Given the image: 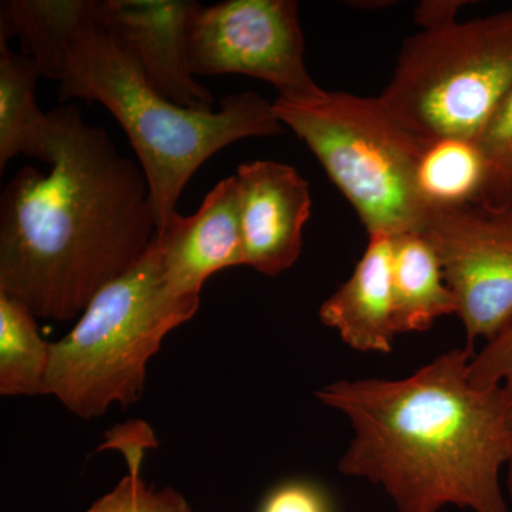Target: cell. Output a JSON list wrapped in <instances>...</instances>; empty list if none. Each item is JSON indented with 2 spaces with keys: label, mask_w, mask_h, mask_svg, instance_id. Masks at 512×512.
I'll use <instances>...</instances> for the list:
<instances>
[{
  "label": "cell",
  "mask_w": 512,
  "mask_h": 512,
  "mask_svg": "<svg viewBox=\"0 0 512 512\" xmlns=\"http://www.w3.org/2000/svg\"><path fill=\"white\" fill-rule=\"evenodd\" d=\"M491 167L490 204L512 205V90L478 137Z\"/></svg>",
  "instance_id": "18"
},
{
  "label": "cell",
  "mask_w": 512,
  "mask_h": 512,
  "mask_svg": "<svg viewBox=\"0 0 512 512\" xmlns=\"http://www.w3.org/2000/svg\"><path fill=\"white\" fill-rule=\"evenodd\" d=\"M188 60L195 77H254L272 84L278 99L292 103L319 99L326 92L306 69L295 0L197 3L188 32Z\"/></svg>",
  "instance_id": "7"
},
{
  "label": "cell",
  "mask_w": 512,
  "mask_h": 512,
  "mask_svg": "<svg viewBox=\"0 0 512 512\" xmlns=\"http://www.w3.org/2000/svg\"><path fill=\"white\" fill-rule=\"evenodd\" d=\"M392 301L397 335L423 332L437 319L458 313L439 258L420 232L393 237Z\"/></svg>",
  "instance_id": "14"
},
{
  "label": "cell",
  "mask_w": 512,
  "mask_h": 512,
  "mask_svg": "<svg viewBox=\"0 0 512 512\" xmlns=\"http://www.w3.org/2000/svg\"><path fill=\"white\" fill-rule=\"evenodd\" d=\"M512 90V8L404 40L384 109L421 146L476 138Z\"/></svg>",
  "instance_id": "5"
},
{
  "label": "cell",
  "mask_w": 512,
  "mask_h": 512,
  "mask_svg": "<svg viewBox=\"0 0 512 512\" xmlns=\"http://www.w3.org/2000/svg\"><path fill=\"white\" fill-rule=\"evenodd\" d=\"M200 298L170 291L156 239L146 254L89 303L64 338L52 343L45 396L80 419H100L113 404L144 393L147 366L171 330L194 318Z\"/></svg>",
  "instance_id": "4"
},
{
  "label": "cell",
  "mask_w": 512,
  "mask_h": 512,
  "mask_svg": "<svg viewBox=\"0 0 512 512\" xmlns=\"http://www.w3.org/2000/svg\"><path fill=\"white\" fill-rule=\"evenodd\" d=\"M97 0H6L0 3V40L18 37L22 55L47 79L62 80L80 35L97 23Z\"/></svg>",
  "instance_id": "13"
},
{
  "label": "cell",
  "mask_w": 512,
  "mask_h": 512,
  "mask_svg": "<svg viewBox=\"0 0 512 512\" xmlns=\"http://www.w3.org/2000/svg\"><path fill=\"white\" fill-rule=\"evenodd\" d=\"M39 77L32 59L0 40V170L19 156L49 164L53 121L36 103Z\"/></svg>",
  "instance_id": "16"
},
{
  "label": "cell",
  "mask_w": 512,
  "mask_h": 512,
  "mask_svg": "<svg viewBox=\"0 0 512 512\" xmlns=\"http://www.w3.org/2000/svg\"><path fill=\"white\" fill-rule=\"evenodd\" d=\"M420 234L439 258L456 296L468 352L512 320V205H467L429 211Z\"/></svg>",
  "instance_id": "8"
},
{
  "label": "cell",
  "mask_w": 512,
  "mask_h": 512,
  "mask_svg": "<svg viewBox=\"0 0 512 512\" xmlns=\"http://www.w3.org/2000/svg\"><path fill=\"white\" fill-rule=\"evenodd\" d=\"M274 111L353 205L369 235L419 232L426 210L417 197L416 167L424 146L384 109L379 97L325 92Z\"/></svg>",
  "instance_id": "6"
},
{
  "label": "cell",
  "mask_w": 512,
  "mask_h": 512,
  "mask_svg": "<svg viewBox=\"0 0 512 512\" xmlns=\"http://www.w3.org/2000/svg\"><path fill=\"white\" fill-rule=\"evenodd\" d=\"M466 2L461 0H430L421 2L416 9V22L423 30L439 29L456 22L458 10Z\"/></svg>",
  "instance_id": "22"
},
{
  "label": "cell",
  "mask_w": 512,
  "mask_h": 512,
  "mask_svg": "<svg viewBox=\"0 0 512 512\" xmlns=\"http://www.w3.org/2000/svg\"><path fill=\"white\" fill-rule=\"evenodd\" d=\"M50 114L49 174L22 168L0 197V292L67 322L146 254L158 228L140 164L77 107Z\"/></svg>",
  "instance_id": "1"
},
{
  "label": "cell",
  "mask_w": 512,
  "mask_h": 512,
  "mask_svg": "<svg viewBox=\"0 0 512 512\" xmlns=\"http://www.w3.org/2000/svg\"><path fill=\"white\" fill-rule=\"evenodd\" d=\"M156 241L175 296L200 298L210 276L245 265L237 177L215 185L190 217L174 214L158 229Z\"/></svg>",
  "instance_id": "11"
},
{
  "label": "cell",
  "mask_w": 512,
  "mask_h": 512,
  "mask_svg": "<svg viewBox=\"0 0 512 512\" xmlns=\"http://www.w3.org/2000/svg\"><path fill=\"white\" fill-rule=\"evenodd\" d=\"M468 376L481 389L500 387L512 424V320L471 357Z\"/></svg>",
  "instance_id": "20"
},
{
  "label": "cell",
  "mask_w": 512,
  "mask_h": 512,
  "mask_svg": "<svg viewBox=\"0 0 512 512\" xmlns=\"http://www.w3.org/2000/svg\"><path fill=\"white\" fill-rule=\"evenodd\" d=\"M86 512H195L187 498L171 487H150L140 471H128L116 487L94 501Z\"/></svg>",
  "instance_id": "19"
},
{
  "label": "cell",
  "mask_w": 512,
  "mask_h": 512,
  "mask_svg": "<svg viewBox=\"0 0 512 512\" xmlns=\"http://www.w3.org/2000/svg\"><path fill=\"white\" fill-rule=\"evenodd\" d=\"M393 237L369 235L348 281L320 306L323 325L359 352L390 353L397 336L392 301Z\"/></svg>",
  "instance_id": "12"
},
{
  "label": "cell",
  "mask_w": 512,
  "mask_h": 512,
  "mask_svg": "<svg viewBox=\"0 0 512 512\" xmlns=\"http://www.w3.org/2000/svg\"><path fill=\"white\" fill-rule=\"evenodd\" d=\"M473 356L453 349L404 379L318 390L352 424L339 470L382 487L397 512H508L500 477L512 460V424L500 387L471 383Z\"/></svg>",
  "instance_id": "2"
},
{
  "label": "cell",
  "mask_w": 512,
  "mask_h": 512,
  "mask_svg": "<svg viewBox=\"0 0 512 512\" xmlns=\"http://www.w3.org/2000/svg\"><path fill=\"white\" fill-rule=\"evenodd\" d=\"M417 197L433 210L490 204L491 167L476 138H440L424 146L416 167Z\"/></svg>",
  "instance_id": "15"
},
{
  "label": "cell",
  "mask_w": 512,
  "mask_h": 512,
  "mask_svg": "<svg viewBox=\"0 0 512 512\" xmlns=\"http://www.w3.org/2000/svg\"><path fill=\"white\" fill-rule=\"evenodd\" d=\"M245 265L278 276L298 261L303 229L311 217L308 181L291 165L256 160L239 165Z\"/></svg>",
  "instance_id": "10"
},
{
  "label": "cell",
  "mask_w": 512,
  "mask_h": 512,
  "mask_svg": "<svg viewBox=\"0 0 512 512\" xmlns=\"http://www.w3.org/2000/svg\"><path fill=\"white\" fill-rule=\"evenodd\" d=\"M508 476H507V485H508V493H510V497L512 500V460L510 464H508Z\"/></svg>",
  "instance_id": "23"
},
{
  "label": "cell",
  "mask_w": 512,
  "mask_h": 512,
  "mask_svg": "<svg viewBox=\"0 0 512 512\" xmlns=\"http://www.w3.org/2000/svg\"><path fill=\"white\" fill-rule=\"evenodd\" d=\"M192 0H103L97 23L164 99L210 111L214 96L195 80L188 60Z\"/></svg>",
  "instance_id": "9"
},
{
  "label": "cell",
  "mask_w": 512,
  "mask_h": 512,
  "mask_svg": "<svg viewBox=\"0 0 512 512\" xmlns=\"http://www.w3.org/2000/svg\"><path fill=\"white\" fill-rule=\"evenodd\" d=\"M35 313L0 292V394L45 396L52 343L40 335Z\"/></svg>",
  "instance_id": "17"
},
{
  "label": "cell",
  "mask_w": 512,
  "mask_h": 512,
  "mask_svg": "<svg viewBox=\"0 0 512 512\" xmlns=\"http://www.w3.org/2000/svg\"><path fill=\"white\" fill-rule=\"evenodd\" d=\"M59 97L97 101L116 117L146 174L158 229L177 214L185 185L205 161L239 140L278 136L285 128L274 103L254 92L225 97L217 111L171 103L99 23L77 39Z\"/></svg>",
  "instance_id": "3"
},
{
  "label": "cell",
  "mask_w": 512,
  "mask_h": 512,
  "mask_svg": "<svg viewBox=\"0 0 512 512\" xmlns=\"http://www.w3.org/2000/svg\"><path fill=\"white\" fill-rule=\"evenodd\" d=\"M259 512H332V505L316 485L291 481L266 495Z\"/></svg>",
  "instance_id": "21"
}]
</instances>
